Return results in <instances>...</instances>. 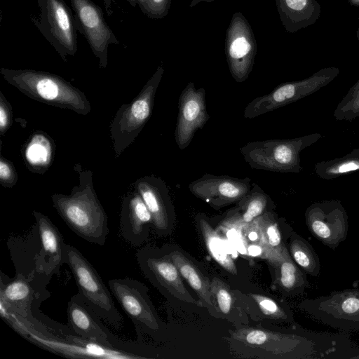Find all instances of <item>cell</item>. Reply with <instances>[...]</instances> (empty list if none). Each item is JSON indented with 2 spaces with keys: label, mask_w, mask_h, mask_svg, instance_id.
Masks as SVG:
<instances>
[{
  "label": "cell",
  "mask_w": 359,
  "mask_h": 359,
  "mask_svg": "<svg viewBox=\"0 0 359 359\" xmlns=\"http://www.w3.org/2000/svg\"><path fill=\"white\" fill-rule=\"evenodd\" d=\"M33 215L36 223L32 232L38 245L34 255L35 271L48 281L66 264V243L57 226L46 215L36 210Z\"/></svg>",
  "instance_id": "obj_13"
},
{
  "label": "cell",
  "mask_w": 359,
  "mask_h": 359,
  "mask_svg": "<svg viewBox=\"0 0 359 359\" xmlns=\"http://www.w3.org/2000/svg\"><path fill=\"white\" fill-rule=\"evenodd\" d=\"M209 118L205 89H196L193 82L188 83L179 97L175 131V142L181 150L189 145L196 132L203 128Z\"/></svg>",
  "instance_id": "obj_15"
},
{
  "label": "cell",
  "mask_w": 359,
  "mask_h": 359,
  "mask_svg": "<svg viewBox=\"0 0 359 359\" xmlns=\"http://www.w3.org/2000/svg\"><path fill=\"white\" fill-rule=\"evenodd\" d=\"M305 221L313 236L331 249H336L347 237L348 215L339 200L311 204L305 212Z\"/></svg>",
  "instance_id": "obj_12"
},
{
  "label": "cell",
  "mask_w": 359,
  "mask_h": 359,
  "mask_svg": "<svg viewBox=\"0 0 359 359\" xmlns=\"http://www.w3.org/2000/svg\"><path fill=\"white\" fill-rule=\"evenodd\" d=\"M163 72V67L158 66L139 94L117 110L109 126L116 157L134 142L151 117L155 95Z\"/></svg>",
  "instance_id": "obj_4"
},
{
  "label": "cell",
  "mask_w": 359,
  "mask_h": 359,
  "mask_svg": "<svg viewBox=\"0 0 359 359\" xmlns=\"http://www.w3.org/2000/svg\"><path fill=\"white\" fill-rule=\"evenodd\" d=\"M139 265L144 274L178 299L200 305L185 287L181 274L168 255L158 256L149 249L136 254Z\"/></svg>",
  "instance_id": "obj_17"
},
{
  "label": "cell",
  "mask_w": 359,
  "mask_h": 359,
  "mask_svg": "<svg viewBox=\"0 0 359 359\" xmlns=\"http://www.w3.org/2000/svg\"><path fill=\"white\" fill-rule=\"evenodd\" d=\"M322 137L319 133L299 137L247 143L239 149L245 161L255 169L298 173L302 170L300 153Z\"/></svg>",
  "instance_id": "obj_3"
},
{
  "label": "cell",
  "mask_w": 359,
  "mask_h": 359,
  "mask_svg": "<svg viewBox=\"0 0 359 359\" xmlns=\"http://www.w3.org/2000/svg\"><path fill=\"white\" fill-rule=\"evenodd\" d=\"M285 31L294 34L316 22L321 13L317 0H275Z\"/></svg>",
  "instance_id": "obj_21"
},
{
  "label": "cell",
  "mask_w": 359,
  "mask_h": 359,
  "mask_svg": "<svg viewBox=\"0 0 359 359\" xmlns=\"http://www.w3.org/2000/svg\"><path fill=\"white\" fill-rule=\"evenodd\" d=\"M197 222L211 257L225 270L232 274H237L235 263L218 231H215L208 221L201 215L198 216Z\"/></svg>",
  "instance_id": "obj_27"
},
{
  "label": "cell",
  "mask_w": 359,
  "mask_h": 359,
  "mask_svg": "<svg viewBox=\"0 0 359 359\" xmlns=\"http://www.w3.org/2000/svg\"><path fill=\"white\" fill-rule=\"evenodd\" d=\"M289 252L297 265L307 275H319L321 268L319 257L313 246L295 233L290 236Z\"/></svg>",
  "instance_id": "obj_28"
},
{
  "label": "cell",
  "mask_w": 359,
  "mask_h": 359,
  "mask_svg": "<svg viewBox=\"0 0 359 359\" xmlns=\"http://www.w3.org/2000/svg\"><path fill=\"white\" fill-rule=\"evenodd\" d=\"M339 74L336 67H324L309 77L280 84L269 93L257 97L245 107V118H253L307 97L332 82Z\"/></svg>",
  "instance_id": "obj_8"
},
{
  "label": "cell",
  "mask_w": 359,
  "mask_h": 359,
  "mask_svg": "<svg viewBox=\"0 0 359 359\" xmlns=\"http://www.w3.org/2000/svg\"><path fill=\"white\" fill-rule=\"evenodd\" d=\"M74 170L79 183L68 195L54 194L53 205L69 229L88 242L103 245L109 232L108 217L100 203L93 184V171L79 163Z\"/></svg>",
  "instance_id": "obj_1"
},
{
  "label": "cell",
  "mask_w": 359,
  "mask_h": 359,
  "mask_svg": "<svg viewBox=\"0 0 359 359\" xmlns=\"http://www.w3.org/2000/svg\"><path fill=\"white\" fill-rule=\"evenodd\" d=\"M333 116L337 121H351L359 116V80L338 104Z\"/></svg>",
  "instance_id": "obj_30"
},
{
  "label": "cell",
  "mask_w": 359,
  "mask_h": 359,
  "mask_svg": "<svg viewBox=\"0 0 359 359\" xmlns=\"http://www.w3.org/2000/svg\"><path fill=\"white\" fill-rule=\"evenodd\" d=\"M272 266L276 283L285 294H300L309 287L307 274L297 265L290 254Z\"/></svg>",
  "instance_id": "obj_26"
},
{
  "label": "cell",
  "mask_w": 359,
  "mask_h": 359,
  "mask_svg": "<svg viewBox=\"0 0 359 359\" xmlns=\"http://www.w3.org/2000/svg\"><path fill=\"white\" fill-rule=\"evenodd\" d=\"M1 304L14 314L27 318L34 297H41V287L31 278L18 273L11 280L1 279Z\"/></svg>",
  "instance_id": "obj_20"
},
{
  "label": "cell",
  "mask_w": 359,
  "mask_h": 359,
  "mask_svg": "<svg viewBox=\"0 0 359 359\" xmlns=\"http://www.w3.org/2000/svg\"><path fill=\"white\" fill-rule=\"evenodd\" d=\"M210 288L218 311L224 315L230 314L234 306V296L229 286L214 277L210 282Z\"/></svg>",
  "instance_id": "obj_31"
},
{
  "label": "cell",
  "mask_w": 359,
  "mask_h": 359,
  "mask_svg": "<svg viewBox=\"0 0 359 359\" xmlns=\"http://www.w3.org/2000/svg\"><path fill=\"white\" fill-rule=\"evenodd\" d=\"M108 285L137 332L155 333L160 330L161 324L144 285L132 278L110 279Z\"/></svg>",
  "instance_id": "obj_9"
},
{
  "label": "cell",
  "mask_w": 359,
  "mask_h": 359,
  "mask_svg": "<svg viewBox=\"0 0 359 359\" xmlns=\"http://www.w3.org/2000/svg\"><path fill=\"white\" fill-rule=\"evenodd\" d=\"M78 31L88 41L100 67L108 63L109 45H118V39L107 24L102 8L91 0H70Z\"/></svg>",
  "instance_id": "obj_11"
},
{
  "label": "cell",
  "mask_w": 359,
  "mask_h": 359,
  "mask_svg": "<svg viewBox=\"0 0 359 359\" xmlns=\"http://www.w3.org/2000/svg\"><path fill=\"white\" fill-rule=\"evenodd\" d=\"M358 20H359V18H358ZM356 36H357L358 40L359 41V25H358V29L356 31Z\"/></svg>",
  "instance_id": "obj_41"
},
{
  "label": "cell",
  "mask_w": 359,
  "mask_h": 359,
  "mask_svg": "<svg viewBox=\"0 0 359 359\" xmlns=\"http://www.w3.org/2000/svg\"><path fill=\"white\" fill-rule=\"evenodd\" d=\"M259 226L260 245L264 252V259L273 266L289 255V250L283 241L278 222L271 212H266L257 217Z\"/></svg>",
  "instance_id": "obj_23"
},
{
  "label": "cell",
  "mask_w": 359,
  "mask_h": 359,
  "mask_svg": "<svg viewBox=\"0 0 359 359\" xmlns=\"http://www.w3.org/2000/svg\"><path fill=\"white\" fill-rule=\"evenodd\" d=\"M18 173L13 163L3 156L0 157V184L5 188H12L17 184Z\"/></svg>",
  "instance_id": "obj_34"
},
{
  "label": "cell",
  "mask_w": 359,
  "mask_h": 359,
  "mask_svg": "<svg viewBox=\"0 0 359 359\" xmlns=\"http://www.w3.org/2000/svg\"><path fill=\"white\" fill-rule=\"evenodd\" d=\"M54 154V141L43 131L33 133L23 147L24 160L32 172L44 173L51 165Z\"/></svg>",
  "instance_id": "obj_25"
},
{
  "label": "cell",
  "mask_w": 359,
  "mask_h": 359,
  "mask_svg": "<svg viewBox=\"0 0 359 359\" xmlns=\"http://www.w3.org/2000/svg\"><path fill=\"white\" fill-rule=\"evenodd\" d=\"M225 53L229 69L236 82L249 76L257 53L256 39L248 21L241 12H236L226 30Z\"/></svg>",
  "instance_id": "obj_10"
},
{
  "label": "cell",
  "mask_w": 359,
  "mask_h": 359,
  "mask_svg": "<svg viewBox=\"0 0 359 359\" xmlns=\"http://www.w3.org/2000/svg\"><path fill=\"white\" fill-rule=\"evenodd\" d=\"M246 250L250 255L264 259V252L260 245L248 243L246 245Z\"/></svg>",
  "instance_id": "obj_36"
},
{
  "label": "cell",
  "mask_w": 359,
  "mask_h": 359,
  "mask_svg": "<svg viewBox=\"0 0 359 359\" xmlns=\"http://www.w3.org/2000/svg\"><path fill=\"white\" fill-rule=\"evenodd\" d=\"M66 264L90 308L115 329L123 326V317L116 309L111 294L99 273L75 247L65 244Z\"/></svg>",
  "instance_id": "obj_5"
},
{
  "label": "cell",
  "mask_w": 359,
  "mask_h": 359,
  "mask_svg": "<svg viewBox=\"0 0 359 359\" xmlns=\"http://www.w3.org/2000/svg\"><path fill=\"white\" fill-rule=\"evenodd\" d=\"M350 5L353 6H359V0H347Z\"/></svg>",
  "instance_id": "obj_40"
},
{
  "label": "cell",
  "mask_w": 359,
  "mask_h": 359,
  "mask_svg": "<svg viewBox=\"0 0 359 359\" xmlns=\"http://www.w3.org/2000/svg\"><path fill=\"white\" fill-rule=\"evenodd\" d=\"M170 4L171 0H143L139 7L148 18L161 19L167 15Z\"/></svg>",
  "instance_id": "obj_33"
},
{
  "label": "cell",
  "mask_w": 359,
  "mask_h": 359,
  "mask_svg": "<svg viewBox=\"0 0 359 359\" xmlns=\"http://www.w3.org/2000/svg\"><path fill=\"white\" fill-rule=\"evenodd\" d=\"M152 216L139 192L133 187L123 198L120 214V234L133 245L141 244L147 236Z\"/></svg>",
  "instance_id": "obj_18"
},
{
  "label": "cell",
  "mask_w": 359,
  "mask_h": 359,
  "mask_svg": "<svg viewBox=\"0 0 359 359\" xmlns=\"http://www.w3.org/2000/svg\"><path fill=\"white\" fill-rule=\"evenodd\" d=\"M271 203L270 197L257 184L252 183L250 191L237 202L238 208L224 220L242 231L255 219L267 212Z\"/></svg>",
  "instance_id": "obj_24"
},
{
  "label": "cell",
  "mask_w": 359,
  "mask_h": 359,
  "mask_svg": "<svg viewBox=\"0 0 359 359\" xmlns=\"http://www.w3.org/2000/svg\"><path fill=\"white\" fill-rule=\"evenodd\" d=\"M359 170V148L340 158L318 162L316 174L324 180H332Z\"/></svg>",
  "instance_id": "obj_29"
},
{
  "label": "cell",
  "mask_w": 359,
  "mask_h": 359,
  "mask_svg": "<svg viewBox=\"0 0 359 359\" xmlns=\"http://www.w3.org/2000/svg\"><path fill=\"white\" fill-rule=\"evenodd\" d=\"M39 16L33 22L43 37L67 62L77 50V25L64 0H37Z\"/></svg>",
  "instance_id": "obj_6"
},
{
  "label": "cell",
  "mask_w": 359,
  "mask_h": 359,
  "mask_svg": "<svg viewBox=\"0 0 359 359\" xmlns=\"http://www.w3.org/2000/svg\"><path fill=\"white\" fill-rule=\"evenodd\" d=\"M213 1H215V0H191V2L189 4V7L193 8L194 6H195L196 4H198V3H200L201 1L212 2Z\"/></svg>",
  "instance_id": "obj_38"
},
{
  "label": "cell",
  "mask_w": 359,
  "mask_h": 359,
  "mask_svg": "<svg viewBox=\"0 0 359 359\" xmlns=\"http://www.w3.org/2000/svg\"><path fill=\"white\" fill-rule=\"evenodd\" d=\"M250 297L255 300L264 315L269 318L280 320H291V314L287 312L273 299L259 294L251 293Z\"/></svg>",
  "instance_id": "obj_32"
},
{
  "label": "cell",
  "mask_w": 359,
  "mask_h": 359,
  "mask_svg": "<svg viewBox=\"0 0 359 359\" xmlns=\"http://www.w3.org/2000/svg\"><path fill=\"white\" fill-rule=\"evenodd\" d=\"M133 187L148 208L155 230L158 233L168 230L172 214V205L164 181L154 175L144 176L138 178Z\"/></svg>",
  "instance_id": "obj_19"
},
{
  "label": "cell",
  "mask_w": 359,
  "mask_h": 359,
  "mask_svg": "<svg viewBox=\"0 0 359 359\" xmlns=\"http://www.w3.org/2000/svg\"><path fill=\"white\" fill-rule=\"evenodd\" d=\"M168 257L176 266L181 276L199 297L203 307L219 312L211 292L210 282L200 269L182 252L175 250Z\"/></svg>",
  "instance_id": "obj_22"
},
{
  "label": "cell",
  "mask_w": 359,
  "mask_h": 359,
  "mask_svg": "<svg viewBox=\"0 0 359 359\" xmlns=\"http://www.w3.org/2000/svg\"><path fill=\"white\" fill-rule=\"evenodd\" d=\"M249 177L236 178L227 175L206 173L191 182L189 190L215 209L238 202L251 189Z\"/></svg>",
  "instance_id": "obj_14"
},
{
  "label": "cell",
  "mask_w": 359,
  "mask_h": 359,
  "mask_svg": "<svg viewBox=\"0 0 359 359\" xmlns=\"http://www.w3.org/2000/svg\"><path fill=\"white\" fill-rule=\"evenodd\" d=\"M300 307L311 318L344 332H359V288L345 289L303 301Z\"/></svg>",
  "instance_id": "obj_7"
},
{
  "label": "cell",
  "mask_w": 359,
  "mask_h": 359,
  "mask_svg": "<svg viewBox=\"0 0 359 359\" xmlns=\"http://www.w3.org/2000/svg\"><path fill=\"white\" fill-rule=\"evenodd\" d=\"M12 106L0 92V135L3 137L12 124Z\"/></svg>",
  "instance_id": "obj_35"
},
{
  "label": "cell",
  "mask_w": 359,
  "mask_h": 359,
  "mask_svg": "<svg viewBox=\"0 0 359 359\" xmlns=\"http://www.w3.org/2000/svg\"><path fill=\"white\" fill-rule=\"evenodd\" d=\"M67 313L69 327L80 337L109 349L121 348L126 351L118 339L102 325L100 318L90 308L79 292L71 297Z\"/></svg>",
  "instance_id": "obj_16"
},
{
  "label": "cell",
  "mask_w": 359,
  "mask_h": 359,
  "mask_svg": "<svg viewBox=\"0 0 359 359\" xmlns=\"http://www.w3.org/2000/svg\"><path fill=\"white\" fill-rule=\"evenodd\" d=\"M341 358H359V348L351 347L343 354Z\"/></svg>",
  "instance_id": "obj_37"
},
{
  "label": "cell",
  "mask_w": 359,
  "mask_h": 359,
  "mask_svg": "<svg viewBox=\"0 0 359 359\" xmlns=\"http://www.w3.org/2000/svg\"><path fill=\"white\" fill-rule=\"evenodd\" d=\"M133 7L139 6L142 4L143 0H126Z\"/></svg>",
  "instance_id": "obj_39"
},
{
  "label": "cell",
  "mask_w": 359,
  "mask_h": 359,
  "mask_svg": "<svg viewBox=\"0 0 359 359\" xmlns=\"http://www.w3.org/2000/svg\"><path fill=\"white\" fill-rule=\"evenodd\" d=\"M0 73L9 84L33 100L81 115H87L91 110L84 93L57 74L4 67Z\"/></svg>",
  "instance_id": "obj_2"
}]
</instances>
